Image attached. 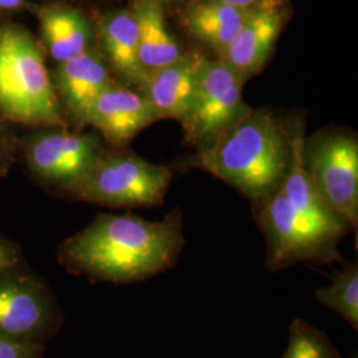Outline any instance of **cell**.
<instances>
[{
    "instance_id": "cell-8",
    "label": "cell",
    "mask_w": 358,
    "mask_h": 358,
    "mask_svg": "<svg viewBox=\"0 0 358 358\" xmlns=\"http://www.w3.org/2000/svg\"><path fill=\"white\" fill-rule=\"evenodd\" d=\"M63 325V312L43 278L22 263L0 272V336L43 344Z\"/></svg>"
},
{
    "instance_id": "cell-23",
    "label": "cell",
    "mask_w": 358,
    "mask_h": 358,
    "mask_svg": "<svg viewBox=\"0 0 358 358\" xmlns=\"http://www.w3.org/2000/svg\"><path fill=\"white\" fill-rule=\"evenodd\" d=\"M7 148V136H6V128L3 125V117L0 115V159L3 154L6 153Z\"/></svg>"
},
{
    "instance_id": "cell-19",
    "label": "cell",
    "mask_w": 358,
    "mask_h": 358,
    "mask_svg": "<svg viewBox=\"0 0 358 358\" xmlns=\"http://www.w3.org/2000/svg\"><path fill=\"white\" fill-rule=\"evenodd\" d=\"M282 358H343L327 333L303 319H294L288 327V344Z\"/></svg>"
},
{
    "instance_id": "cell-15",
    "label": "cell",
    "mask_w": 358,
    "mask_h": 358,
    "mask_svg": "<svg viewBox=\"0 0 358 358\" xmlns=\"http://www.w3.org/2000/svg\"><path fill=\"white\" fill-rule=\"evenodd\" d=\"M250 11L219 0H187L180 13V24L192 38L219 56L236 36Z\"/></svg>"
},
{
    "instance_id": "cell-12",
    "label": "cell",
    "mask_w": 358,
    "mask_h": 358,
    "mask_svg": "<svg viewBox=\"0 0 358 358\" xmlns=\"http://www.w3.org/2000/svg\"><path fill=\"white\" fill-rule=\"evenodd\" d=\"M52 81L63 109L78 124H83L99 94L113 83L103 52L94 45L59 63Z\"/></svg>"
},
{
    "instance_id": "cell-17",
    "label": "cell",
    "mask_w": 358,
    "mask_h": 358,
    "mask_svg": "<svg viewBox=\"0 0 358 358\" xmlns=\"http://www.w3.org/2000/svg\"><path fill=\"white\" fill-rule=\"evenodd\" d=\"M130 10L138 27V57L143 72L180 60L186 52L170 32L165 10L153 0H133Z\"/></svg>"
},
{
    "instance_id": "cell-1",
    "label": "cell",
    "mask_w": 358,
    "mask_h": 358,
    "mask_svg": "<svg viewBox=\"0 0 358 358\" xmlns=\"http://www.w3.org/2000/svg\"><path fill=\"white\" fill-rule=\"evenodd\" d=\"M185 243L178 208L162 220L100 214L60 244L57 260L69 273L90 282L130 284L173 268Z\"/></svg>"
},
{
    "instance_id": "cell-21",
    "label": "cell",
    "mask_w": 358,
    "mask_h": 358,
    "mask_svg": "<svg viewBox=\"0 0 358 358\" xmlns=\"http://www.w3.org/2000/svg\"><path fill=\"white\" fill-rule=\"evenodd\" d=\"M23 251L22 247L11 239L0 235V272L22 263Z\"/></svg>"
},
{
    "instance_id": "cell-5",
    "label": "cell",
    "mask_w": 358,
    "mask_h": 358,
    "mask_svg": "<svg viewBox=\"0 0 358 358\" xmlns=\"http://www.w3.org/2000/svg\"><path fill=\"white\" fill-rule=\"evenodd\" d=\"M171 170L128 152H106L68 192L75 199L106 207H154L164 205Z\"/></svg>"
},
{
    "instance_id": "cell-26",
    "label": "cell",
    "mask_w": 358,
    "mask_h": 358,
    "mask_svg": "<svg viewBox=\"0 0 358 358\" xmlns=\"http://www.w3.org/2000/svg\"><path fill=\"white\" fill-rule=\"evenodd\" d=\"M355 358H356V357H355Z\"/></svg>"
},
{
    "instance_id": "cell-20",
    "label": "cell",
    "mask_w": 358,
    "mask_h": 358,
    "mask_svg": "<svg viewBox=\"0 0 358 358\" xmlns=\"http://www.w3.org/2000/svg\"><path fill=\"white\" fill-rule=\"evenodd\" d=\"M45 345L13 341L0 336V358H44Z\"/></svg>"
},
{
    "instance_id": "cell-16",
    "label": "cell",
    "mask_w": 358,
    "mask_h": 358,
    "mask_svg": "<svg viewBox=\"0 0 358 358\" xmlns=\"http://www.w3.org/2000/svg\"><path fill=\"white\" fill-rule=\"evenodd\" d=\"M47 51L59 64L94 45V28L90 19L66 6L41 7L38 13Z\"/></svg>"
},
{
    "instance_id": "cell-22",
    "label": "cell",
    "mask_w": 358,
    "mask_h": 358,
    "mask_svg": "<svg viewBox=\"0 0 358 358\" xmlns=\"http://www.w3.org/2000/svg\"><path fill=\"white\" fill-rule=\"evenodd\" d=\"M219 1H223L226 4L238 7V8L244 10V11H250V10H254L256 7L267 3L269 0H219Z\"/></svg>"
},
{
    "instance_id": "cell-7",
    "label": "cell",
    "mask_w": 358,
    "mask_h": 358,
    "mask_svg": "<svg viewBox=\"0 0 358 358\" xmlns=\"http://www.w3.org/2000/svg\"><path fill=\"white\" fill-rule=\"evenodd\" d=\"M243 85L230 65L198 53L192 106L180 121L186 141L201 149L248 115L252 108L244 101Z\"/></svg>"
},
{
    "instance_id": "cell-14",
    "label": "cell",
    "mask_w": 358,
    "mask_h": 358,
    "mask_svg": "<svg viewBox=\"0 0 358 358\" xmlns=\"http://www.w3.org/2000/svg\"><path fill=\"white\" fill-rule=\"evenodd\" d=\"M100 50L109 68L128 87H137L143 76L138 57V27L130 8L105 13L99 22Z\"/></svg>"
},
{
    "instance_id": "cell-25",
    "label": "cell",
    "mask_w": 358,
    "mask_h": 358,
    "mask_svg": "<svg viewBox=\"0 0 358 358\" xmlns=\"http://www.w3.org/2000/svg\"><path fill=\"white\" fill-rule=\"evenodd\" d=\"M155 3H158L164 10L170 8L173 6H178V4H185L187 0H153Z\"/></svg>"
},
{
    "instance_id": "cell-4",
    "label": "cell",
    "mask_w": 358,
    "mask_h": 358,
    "mask_svg": "<svg viewBox=\"0 0 358 358\" xmlns=\"http://www.w3.org/2000/svg\"><path fill=\"white\" fill-rule=\"evenodd\" d=\"M0 115L28 127H64V109L38 41L23 27H0Z\"/></svg>"
},
{
    "instance_id": "cell-18",
    "label": "cell",
    "mask_w": 358,
    "mask_h": 358,
    "mask_svg": "<svg viewBox=\"0 0 358 358\" xmlns=\"http://www.w3.org/2000/svg\"><path fill=\"white\" fill-rule=\"evenodd\" d=\"M317 301L338 313L355 329H358V266L348 263L343 271L333 275L329 287L315 292Z\"/></svg>"
},
{
    "instance_id": "cell-9",
    "label": "cell",
    "mask_w": 358,
    "mask_h": 358,
    "mask_svg": "<svg viewBox=\"0 0 358 358\" xmlns=\"http://www.w3.org/2000/svg\"><path fill=\"white\" fill-rule=\"evenodd\" d=\"M101 152V138L96 133L69 131L64 127L43 128L27 142L26 161L41 183L68 194Z\"/></svg>"
},
{
    "instance_id": "cell-2",
    "label": "cell",
    "mask_w": 358,
    "mask_h": 358,
    "mask_svg": "<svg viewBox=\"0 0 358 358\" xmlns=\"http://www.w3.org/2000/svg\"><path fill=\"white\" fill-rule=\"evenodd\" d=\"M294 159L282 186L255 207L256 223L267 244L269 272L297 263L331 264L338 244L353 227L315 190L301 158L303 129L292 130Z\"/></svg>"
},
{
    "instance_id": "cell-3",
    "label": "cell",
    "mask_w": 358,
    "mask_h": 358,
    "mask_svg": "<svg viewBox=\"0 0 358 358\" xmlns=\"http://www.w3.org/2000/svg\"><path fill=\"white\" fill-rule=\"evenodd\" d=\"M292 159V130L269 110L252 109L211 143L198 149L189 165L229 183L255 208L282 186Z\"/></svg>"
},
{
    "instance_id": "cell-6",
    "label": "cell",
    "mask_w": 358,
    "mask_h": 358,
    "mask_svg": "<svg viewBox=\"0 0 358 358\" xmlns=\"http://www.w3.org/2000/svg\"><path fill=\"white\" fill-rule=\"evenodd\" d=\"M301 158L315 190L336 214L356 229L358 142L352 131L329 129L303 138Z\"/></svg>"
},
{
    "instance_id": "cell-11",
    "label": "cell",
    "mask_w": 358,
    "mask_h": 358,
    "mask_svg": "<svg viewBox=\"0 0 358 358\" xmlns=\"http://www.w3.org/2000/svg\"><path fill=\"white\" fill-rule=\"evenodd\" d=\"M162 120L140 92L112 83L99 94L84 117L113 146H125L141 130Z\"/></svg>"
},
{
    "instance_id": "cell-24",
    "label": "cell",
    "mask_w": 358,
    "mask_h": 358,
    "mask_svg": "<svg viewBox=\"0 0 358 358\" xmlns=\"http://www.w3.org/2000/svg\"><path fill=\"white\" fill-rule=\"evenodd\" d=\"M24 0H0V10H15L23 4Z\"/></svg>"
},
{
    "instance_id": "cell-13",
    "label": "cell",
    "mask_w": 358,
    "mask_h": 358,
    "mask_svg": "<svg viewBox=\"0 0 358 358\" xmlns=\"http://www.w3.org/2000/svg\"><path fill=\"white\" fill-rule=\"evenodd\" d=\"M196 73L198 52L186 53L173 64L145 72L136 88L162 120L174 118L180 122L192 106Z\"/></svg>"
},
{
    "instance_id": "cell-10",
    "label": "cell",
    "mask_w": 358,
    "mask_h": 358,
    "mask_svg": "<svg viewBox=\"0 0 358 358\" xmlns=\"http://www.w3.org/2000/svg\"><path fill=\"white\" fill-rule=\"evenodd\" d=\"M285 0H269L251 10L236 36L217 59L230 65L244 83L268 63L288 19Z\"/></svg>"
}]
</instances>
